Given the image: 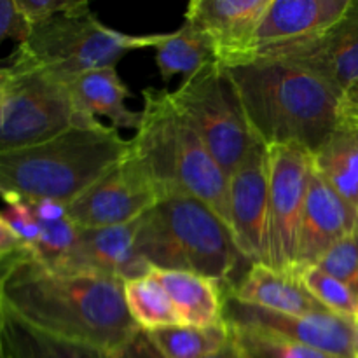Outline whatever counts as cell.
<instances>
[{
	"label": "cell",
	"mask_w": 358,
	"mask_h": 358,
	"mask_svg": "<svg viewBox=\"0 0 358 358\" xmlns=\"http://www.w3.org/2000/svg\"><path fill=\"white\" fill-rule=\"evenodd\" d=\"M96 117L84 114L63 80L14 56L0 66V152L42 143Z\"/></svg>",
	"instance_id": "cell-7"
},
{
	"label": "cell",
	"mask_w": 358,
	"mask_h": 358,
	"mask_svg": "<svg viewBox=\"0 0 358 358\" xmlns=\"http://www.w3.org/2000/svg\"><path fill=\"white\" fill-rule=\"evenodd\" d=\"M115 358H164L163 353L156 348L149 334L138 331L124 346L114 353Z\"/></svg>",
	"instance_id": "cell-33"
},
{
	"label": "cell",
	"mask_w": 358,
	"mask_h": 358,
	"mask_svg": "<svg viewBox=\"0 0 358 358\" xmlns=\"http://www.w3.org/2000/svg\"><path fill=\"white\" fill-rule=\"evenodd\" d=\"M269 149V208L266 264L292 271L297 264L299 234L308 187L313 173V154L301 145Z\"/></svg>",
	"instance_id": "cell-9"
},
{
	"label": "cell",
	"mask_w": 358,
	"mask_h": 358,
	"mask_svg": "<svg viewBox=\"0 0 358 358\" xmlns=\"http://www.w3.org/2000/svg\"><path fill=\"white\" fill-rule=\"evenodd\" d=\"M171 96L227 177L261 142L229 70L219 62H210L185 79Z\"/></svg>",
	"instance_id": "cell-8"
},
{
	"label": "cell",
	"mask_w": 358,
	"mask_h": 358,
	"mask_svg": "<svg viewBox=\"0 0 358 358\" xmlns=\"http://www.w3.org/2000/svg\"><path fill=\"white\" fill-rule=\"evenodd\" d=\"M224 322L231 329L262 332L338 358L358 357V322L331 311L285 315L224 294Z\"/></svg>",
	"instance_id": "cell-10"
},
{
	"label": "cell",
	"mask_w": 358,
	"mask_h": 358,
	"mask_svg": "<svg viewBox=\"0 0 358 358\" xmlns=\"http://www.w3.org/2000/svg\"><path fill=\"white\" fill-rule=\"evenodd\" d=\"M357 358H358V357H357Z\"/></svg>",
	"instance_id": "cell-39"
},
{
	"label": "cell",
	"mask_w": 358,
	"mask_h": 358,
	"mask_svg": "<svg viewBox=\"0 0 358 358\" xmlns=\"http://www.w3.org/2000/svg\"><path fill=\"white\" fill-rule=\"evenodd\" d=\"M30 30L31 27L17 9L16 0H0V44L7 37L14 38L17 45L23 44Z\"/></svg>",
	"instance_id": "cell-32"
},
{
	"label": "cell",
	"mask_w": 358,
	"mask_h": 358,
	"mask_svg": "<svg viewBox=\"0 0 358 358\" xmlns=\"http://www.w3.org/2000/svg\"><path fill=\"white\" fill-rule=\"evenodd\" d=\"M227 296L252 306L285 315H310L327 311L313 299L292 271H280L264 262L250 266L247 275Z\"/></svg>",
	"instance_id": "cell-18"
},
{
	"label": "cell",
	"mask_w": 358,
	"mask_h": 358,
	"mask_svg": "<svg viewBox=\"0 0 358 358\" xmlns=\"http://www.w3.org/2000/svg\"><path fill=\"white\" fill-rule=\"evenodd\" d=\"M128 140L101 121L66 129L42 143L0 152V196L6 203L70 205L115 166Z\"/></svg>",
	"instance_id": "cell-4"
},
{
	"label": "cell",
	"mask_w": 358,
	"mask_h": 358,
	"mask_svg": "<svg viewBox=\"0 0 358 358\" xmlns=\"http://www.w3.org/2000/svg\"><path fill=\"white\" fill-rule=\"evenodd\" d=\"M122 287L126 306L140 331L152 332L163 327L182 325L170 297L150 273L126 280Z\"/></svg>",
	"instance_id": "cell-24"
},
{
	"label": "cell",
	"mask_w": 358,
	"mask_h": 358,
	"mask_svg": "<svg viewBox=\"0 0 358 358\" xmlns=\"http://www.w3.org/2000/svg\"><path fill=\"white\" fill-rule=\"evenodd\" d=\"M136 248L150 269L206 276L231 292L252 262L241 254L231 227L194 196L173 192L138 219Z\"/></svg>",
	"instance_id": "cell-5"
},
{
	"label": "cell",
	"mask_w": 358,
	"mask_h": 358,
	"mask_svg": "<svg viewBox=\"0 0 358 358\" xmlns=\"http://www.w3.org/2000/svg\"><path fill=\"white\" fill-rule=\"evenodd\" d=\"M150 275L168 294L182 325L212 327L224 322V290L217 282L175 269H152Z\"/></svg>",
	"instance_id": "cell-19"
},
{
	"label": "cell",
	"mask_w": 358,
	"mask_h": 358,
	"mask_svg": "<svg viewBox=\"0 0 358 358\" xmlns=\"http://www.w3.org/2000/svg\"><path fill=\"white\" fill-rule=\"evenodd\" d=\"M313 168L358 212V128L338 126L313 154Z\"/></svg>",
	"instance_id": "cell-22"
},
{
	"label": "cell",
	"mask_w": 358,
	"mask_h": 358,
	"mask_svg": "<svg viewBox=\"0 0 358 358\" xmlns=\"http://www.w3.org/2000/svg\"><path fill=\"white\" fill-rule=\"evenodd\" d=\"M142 96V119L126 154L154 182L161 198L173 192L194 196L231 227L229 177L178 110L171 91L145 87Z\"/></svg>",
	"instance_id": "cell-3"
},
{
	"label": "cell",
	"mask_w": 358,
	"mask_h": 358,
	"mask_svg": "<svg viewBox=\"0 0 358 358\" xmlns=\"http://www.w3.org/2000/svg\"><path fill=\"white\" fill-rule=\"evenodd\" d=\"M339 126L358 128V84L343 94L339 105Z\"/></svg>",
	"instance_id": "cell-35"
},
{
	"label": "cell",
	"mask_w": 358,
	"mask_h": 358,
	"mask_svg": "<svg viewBox=\"0 0 358 358\" xmlns=\"http://www.w3.org/2000/svg\"><path fill=\"white\" fill-rule=\"evenodd\" d=\"M227 70L254 133L268 147L301 145L315 154L339 126L343 94L306 66L255 58Z\"/></svg>",
	"instance_id": "cell-2"
},
{
	"label": "cell",
	"mask_w": 358,
	"mask_h": 358,
	"mask_svg": "<svg viewBox=\"0 0 358 358\" xmlns=\"http://www.w3.org/2000/svg\"><path fill=\"white\" fill-rule=\"evenodd\" d=\"M276 58L292 59L306 66L345 94L358 84V0L345 16L317 41Z\"/></svg>",
	"instance_id": "cell-17"
},
{
	"label": "cell",
	"mask_w": 358,
	"mask_h": 358,
	"mask_svg": "<svg viewBox=\"0 0 358 358\" xmlns=\"http://www.w3.org/2000/svg\"><path fill=\"white\" fill-rule=\"evenodd\" d=\"M358 231V212L320 175L311 173L299 234L297 264H315L332 245Z\"/></svg>",
	"instance_id": "cell-16"
},
{
	"label": "cell",
	"mask_w": 358,
	"mask_h": 358,
	"mask_svg": "<svg viewBox=\"0 0 358 358\" xmlns=\"http://www.w3.org/2000/svg\"><path fill=\"white\" fill-rule=\"evenodd\" d=\"M269 149L259 142L229 177L231 231L241 254L255 264L268 252Z\"/></svg>",
	"instance_id": "cell-12"
},
{
	"label": "cell",
	"mask_w": 358,
	"mask_h": 358,
	"mask_svg": "<svg viewBox=\"0 0 358 358\" xmlns=\"http://www.w3.org/2000/svg\"><path fill=\"white\" fill-rule=\"evenodd\" d=\"M34 210L35 217L41 224H51L59 222V220L69 219V205L59 201H52V199H42V201L28 203Z\"/></svg>",
	"instance_id": "cell-34"
},
{
	"label": "cell",
	"mask_w": 358,
	"mask_h": 358,
	"mask_svg": "<svg viewBox=\"0 0 358 358\" xmlns=\"http://www.w3.org/2000/svg\"><path fill=\"white\" fill-rule=\"evenodd\" d=\"M147 334L164 358H205L219 352L229 341L233 331L222 322L212 327L173 325Z\"/></svg>",
	"instance_id": "cell-25"
},
{
	"label": "cell",
	"mask_w": 358,
	"mask_h": 358,
	"mask_svg": "<svg viewBox=\"0 0 358 358\" xmlns=\"http://www.w3.org/2000/svg\"><path fill=\"white\" fill-rule=\"evenodd\" d=\"M73 100L84 114L107 117L115 129L138 128L142 114L126 105L131 98L128 86L121 80L115 66L91 70L66 83Z\"/></svg>",
	"instance_id": "cell-20"
},
{
	"label": "cell",
	"mask_w": 358,
	"mask_h": 358,
	"mask_svg": "<svg viewBox=\"0 0 358 358\" xmlns=\"http://www.w3.org/2000/svg\"><path fill=\"white\" fill-rule=\"evenodd\" d=\"M271 0H192L185 20L210 42L213 59L236 66L255 58L254 42Z\"/></svg>",
	"instance_id": "cell-14"
},
{
	"label": "cell",
	"mask_w": 358,
	"mask_h": 358,
	"mask_svg": "<svg viewBox=\"0 0 358 358\" xmlns=\"http://www.w3.org/2000/svg\"><path fill=\"white\" fill-rule=\"evenodd\" d=\"M161 199L142 168L124 154L98 182L69 205V219L79 227H114L138 220Z\"/></svg>",
	"instance_id": "cell-11"
},
{
	"label": "cell",
	"mask_w": 358,
	"mask_h": 358,
	"mask_svg": "<svg viewBox=\"0 0 358 358\" xmlns=\"http://www.w3.org/2000/svg\"><path fill=\"white\" fill-rule=\"evenodd\" d=\"M243 358H338L318 350L245 329H231Z\"/></svg>",
	"instance_id": "cell-27"
},
{
	"label": "cell",
	"mask_w": 358,
	"mask_h": 358,
	"mask_svg": "<svg viewBox=\"0 0 358 358\" xmlns=\"http://www.w3.org/2000/svg\"><path fill=\"white\" fill-rule=\"evenodd\" d=\"M24 245L21 243L20 238L13 233L7 222L3 220L2 213H0V262L6 261V259L13 257V255L21 254L24 252Z\"/></svg>",
	"instance_id": "cell-36"
},
{
	"label": "cell",
	"mask_w": 358,
	"mask_h": 358,
	"mask_svg": "<svg viewBox=\"0 0 358 358\" xmlns=\"http://www.w3.org/2000/svg\"><path fill=\"white\" fill-rule=\"evenodd\" d=\"M0 303L42 332L115 353L136 332L122 282L63 273L14 255L0 275Z\"/></svg>",
	"instance_id": "cell-1"
},
{
	"label": "cell",
	"mask_w": 358,
	"mask_h": 358,
	"mask_svg": "<svg viewBox=\"0 0 358 358\" xmlns=\"http://www.w3.org/2000/svg\"><path fill=\"white\" fill-rule=\"evenodd\" d=\"M6 208L0 210L7 226L13 229V233L20 238L21 243L27 250H30L38 241L42 233V224L35 217L34 210L27 201H13L6 203Z\"/></svg>",
	"instance_id": "cell-30"
},
{
	"label": "cell",
	"mask_w": 358,
	"mask_h": 358,
	"mask_svg": "<svg viewBox=\"0 0 358 358\" xmlns=\"http://www.w3.org/2000/svg\"><path fill=\"white\" fill-rule=\"evenodd\" d=\"M17 255V254H16ZM13 257H14V255H13ZM13 257H9V259H6V261H2V262H0V275H2V271H3V269H6V266L7 264H9V261H10V259H13ZM0 358H3V348H2V336H0Z\"/></svg>",
	"instance_id": "cell-38"
},
{
	"label": "cell",
	"mask_w": 358,
	"mask_h": 358,
	"mask_svg": "<svg viewBox=\"0 0 358 358\" xmlns=\"http://www.w3.org/2000/svg\"><path fill=\"white\" fill-rule=\"evenodd\" d=\"M163 34L129 35L101 23L87 2L31 27L14 56L69 83L80 73L115 66L128 52L156 48Z\"/></svg>",
	"instance_id": "cell-6"
},
{
	"label": "cell",
	"mask_w": 358,
	"mask_h": 358,
	"mask_svg": "<svg viewBox=\"0 0 358 358\" xmlns=\"http://www.w3.org/2000/svg\"><path fill=\"white\" fill-rule=\"evenodd\" d=\"M3 358H115L114 353L42 332L0 303Z\"/></svg>",
	"instance_id": "cell-21"
},
{
	"label": "cell",
	"mask_w": 358,
	"mask_h": 358,
	"mask_svg": "<svg viewBox=\"0 0 358 358\" xmlns=\"http://www.w3.org/2000/svg\"><path fill=\"white\" fill-rule=\"evenodd\" d=\"M77 233H79V226H76L70 219L42 224L41 238L30 250H27L28 255H31L35 261L42 262L48 268H58L63 259L72 250L77 240Z\"/></svg>",
	"instance_id": "cell-28"
},
{
	"label": "cell",
	"mask_w": 358,
	"mask_h": 358,
	"mask_svg": "<svg viewBox=\"0 0 358 358\" xmlns=\"http://www.w3.org/2000/svg\"><path fill=\"white\" fill-rule=\"evenodd\" d=\"M352 2L271 0L255 34V58H276L317 41L345 16Z\"/></svg>",
	"instance_id": "cell-13"
},
{
	"label": "cell",
	"mask_w": 358,
	"mask_h": 358,
	"mask_svg": "<svg viewBox=\"0 0 358 358\" xmlns=\"http://www.w3.org/2000/svg\"><path fill=\"white\" fill-rule=\"evenodd\" d=\"M80 2L83 0H16V6L28 24L34 27L58 14L76 9L77 6H80Z\"/></svg>",
	"instance_id": "cell-31"
},
{
	"label": "cell",
	"mask_w": 358,
	"mask_h": 358,
	"mask_svg": "<svg viewBox=\"0 0 358 358\" xmlns=\"http://www.w3.org/2000/svg\"><path fill=\"white\" fill-rule=\"evenodd\" d=\"M315 264L345 283L358 297V231L332 245Z\"/></svg>",
	"instance_id": "cell-29"
},
{
	"label": "cell",
	"mask_w": 358,
	"mask_h": 358,
	"mask_svg": "<svg viewBox=\"0 0 358 358\" xmlns=\"http://www.w3.org/2000/svg\"><path fill=\"white\" fill-rule=\"evenodd\" d=\"M205 358H243V357H241L240 346H238L236 338H234V334H231L229 341H227L226 345L219 350V352L212 353V355H208Z\"/></svg>",
	"instance_id": "cell-37"
},
{
	"label": "cell",
	"mask_w": 358,
	"mask_h": 358,
	"mask_svg": "<svg viewBox=\"0 0 358 358\" xmlns=\"http://www.w3.org/2000/svg\"><path fill=\"white\" fill-rule=\"evenodd\" d=\"M154 49L157 70L166 84L175 76H182L184 80L189 79L210 62H215L210 42L189 21H184L182 27L171 34L161 35V41Z\"/></svg>",
	"instance_id": "cell-23"
},
{
	"label": "cell",
	"mask_w": 358,
	"mask_h": 358,
	"mask_svg": "<svg viewBox=\"0 0 358 358\" xmlns=\"http://www.w3.org/2000/svg\"><path fill=\"white\" fill-rule=\"evenodd\" d=\"M294 273L313 299L318 301L325 310L358 322V297L345 283L325 273L317 264L296 266Z\"/></svg>",
	"instance_id": "cell-26"
},
{
	"label": "cell",
	"mask_w": 358,
	"mask_h": 358,
	"mask_svg": "<svg viewBox=\"0 0 358 358\" xmlns=\"http://www.w3.org/2000/svg\"><path fill=\"white\" fill-rule=\"evenodd\" d=\"M138 220L114 227H79L77 240L62 264L55 268L63 273L103 276L126 280L149 275L152 269L140 257L136 248Z\"/></svg>",
	"instance_id": "cell-15"
}]
</instances>
